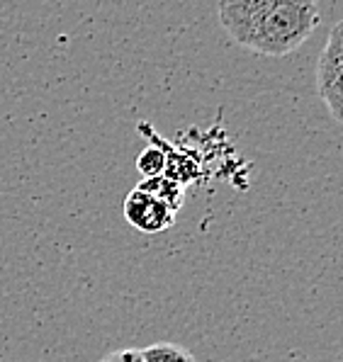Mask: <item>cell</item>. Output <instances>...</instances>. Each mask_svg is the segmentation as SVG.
Masks as SVG:
<instances>
[{
	"instance_id": "4",
	"label": "cell",
	"mask_w": 343,
	"mask_h": 362,
	"mask_svg": "<svg viewBox=\"0 0 343 362\" xmlns=\"http://www.w3.org/2000/svg\"><path fill=\"white\" fill-rule=\"evenodd\" d=\"M136 190L151 194L153 199L163 202L170 211H178L182 207V202H185V187L165 175L146 177V180H141L139 185H136Z\"/></svg>"
},
{
	"instance_id": "6",
	"label": "cell",
	"mask_w": 343,
	"mask_h": 362,
	"mask_svg": "<svg viewBox=\"0 0 343 362\" xmlns=\"http://www.w3.org/2000/svg\"><path fill=\"white\" fill-rule=\"evenodd\" d=\"M165 151L158 146H146L144 151L139 153L136 158V170L141 173V180L146 177H156V175H163L165 173Z\"/></svg>"
},
{
	"instance_id": "3",
	"label": "cell",
	"mask_w": 343,
	"mask_h": 362,
	"mask_svg": "<svg viewBox=\"0 0 343 362\" xmlns=\"http://www.w3.org/2000/svg\"><path fill=\"white\" fill-rule=\"evenodd\" d=\"M124 219L132 229L141 233H163L175 224V211L141 190H132L124 197Z\"/></svg>"
},
{
	"instance_id": "2",
	"label": "cell",
	"mask_w": 343,
	"mask_h": 362,
	"mask_svg": "<svg viewBox=\"0 0 343 362\" xmlns=\"http://www.w3.org/2000/svg\"><path fill=\"white\" fill-rule=\"evenodd\" d=\"M317 95L331 119H343V20H336L317 61Z\"/></svg>"
},
{
	"instance_id": "1",
	"label": "cell",
	"mask_w": 343,
	"mask_h": 362,
	"mask_svg": "<svg viewBox=\"0 0 343 362\" xmlns=\"http://www.w3.org/2000/svg\"><path fill=\"white\" fill-rule=\"evenodd\" d=\"M219 22L239 47L258 57L280 59L297 52L319 25V5L312 0H234L219 3Z\"/></svg>"
},
{
	"instance_id": "5",
	"label": "cell",
	"mask_w": 343,
	"mask_h": 362,
	"mask_svg": "<svg viewBox=\"0 0 343 362\" xmlns=\"http://www.w3.org/2000/svg\"><path fill=\"white\" fill-rule=\"evenodd\" d=\"M144 362H197L195 355L178 343H153L141 350Z\"/></svg>"
},
{
	"instance_id": "7",
	"label": "cell",
	"mask_w": 343,
	"mask_h": 362,
	"mask_svg": "<svg viewBox=\"0 0 343 362\" xmlns=\"http://www.w3.org/2000/svg\"><path fill=\"white\" fill-rule=\"evenodd\" d=\"M100 362H144V358H141V350L122 348V350H115V353H107Z\"/></svg>"
}]
</instances>
